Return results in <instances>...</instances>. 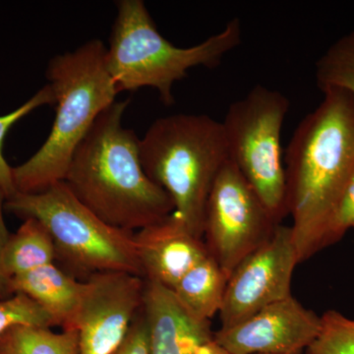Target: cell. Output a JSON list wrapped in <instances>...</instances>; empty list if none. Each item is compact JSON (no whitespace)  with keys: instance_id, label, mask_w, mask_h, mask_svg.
<instances>
[{"instance_id":"6da1fadb","label":"cell","mask_w":354,"mask_h":354,"mask_svg":"<svg viewBox=\"0 0 354 354\" xmlns=\"http://www.w3.org/2000/svg\"><path fill=\"white\" fill-rule=\"evenodd\" d=\"M300 121L286 152V204L300 263L329 247L335 209L354 174V99L328 90Z\"/></svg>"},{"instance_id":"7a4b0ae2","label":"cell","mask_w":354,"mask_h":354,"mask_svg":"<svg viewBox=\"0 0 354 354\" xmlns=\"http://www.w3.org/2000/svg\"><path fill=\"white\" fill-rule=\"evenodd\" d=\"M129 102H115L97 118L74 152L64 181L104 223L134 232L164 220L174 205L144 171L136 133L122 125Z\"/></svg>"},{"instance_id":"3957f363","label":"cell","mask_w":354,"mask_h":354,"mask_svg":"<svg viewBox=\"0 0 354 354\" xmlns=\"http://www.w3.org/2000/svg\"><path fill=\"white\" fill-rule=\"evenodd\" d=\"M106 46L91 39L51 58L46 79L55 95V118L38 152L12 167L19 193H38L64 180L76 149L118 95L106 64Z\"/></svg>"},{"instance_id":"277c9868","label":"cell","mask_w":354,"mask_h":354,"mask_svg":"<svg viewBox=\"0 0 354 354\" xmlns=\"http://www.w3.org/2000/svg\"><path fill=\"white\" fill-rule=\"evenodd\" d=\"M116 8L106 64L118 94L153 88L162 102L171 106L174 84L189 70L215 68L241 43V23L237 18L202 43L179 48L158 32L143 0H120Z\"/></svg>"},{"instance_id":"5b68a950","label":"cell","mask_w":354,"mask_h":354,"mask_svg":"<svg viewBox=\"0 0 354 354\" xmlns=\"http://www.w3.org/2000/svg\"><path fill=\"white\" fill-rule=\"evenodd\" d=\"M140 158L147 176L171 197L174 213L203 239L209 192L228 160L221 121L195 113L158 118L140 139Z\"/></svg>"},{"instance_id":"8992f818","label":"cell","mask_w":354,"mask_h":354,"mask_svg":"<svg viewBox=\"0 0 354 354\" xmlns=\"http://www.w3.org/2000/svg\"><path fill=\"white\" fill-rule=\"evenodd\" d=\"M4 209L43 223L55 244L57 260L87 279L97 272H123L143 279L134 232L111 227L95 216L64 181L38 193H16Z\"/></svg>"},{"instance_id":"52a82bcc","label":"cell","mask_w":354,"mask_h":354,"mask_svg":"<svg viewBox=\"0 0 354 354\" xmlns=\"http://www.w3.org/2000/svg\"><path fill=\"white\" fill-rule=\"evenodd\" d=\"M290 108L283 93L257 85L221 121L228 158L279 223L288 215L281 138Z\"/></svg>"},{"instance_id":"ba28073f","label":"cell","mask_w":354,"mask_h":354,"mask_svg":"<svg viewBox=\"0 0 354 354\" xmlns=\"http://www.w3.org/2000/svg\"><path fill=\"white\" fill-rule=\"evenodd\" d=\"M279 225L228 158L213 184L205 212L204 241L209 255L230 278L244 258L271 239Z\"/></svg>"},{"instance_id":"9c48e42d","label":"cell","mask_w":354,"mask_h":354,"mask_svg":"<svg viewBox=\"0 0 354 354\" xmlns=\"http://www.w3.org/2000/svg\"><path fill=\"white\" fill-rule=\"evenodd\" d=\"M299 263L292 230L281 223L271 239L244 258L230 274L218 313L221 328L232 327L291 297V279Z\"/></svg>"},{"instance_id":"30bf717a","label":"cell","mask_w":354,"mask_h":354,"mask_svg":"<svg viewBox=\"0 0 354 354\" xmlns=\"http://www.w3.org/2000/svg\"><path fill=\"white\" fill-rule=\"evenodd\" d=\"M145 279L123 272H97L82 281L73 330L79 354H113L143 306Z\"/></svg>"},{"instance_id":"8fae6325","label":"cell","mask_w":354,"mask_h":354,"mask_svg":"<svg viewBox=\"0 0 354 354\" xmlns=\"http://www.w3.org/2000/svg\"><path fill=\"white\" fill-rule=\"evenodd\" d=\"M321 328V316L291 297L274 302L232 327L214 333L230 354H302Z\"/></svg>"},{"instance_id":"7c38bea8","label":"cell","mask_w":354,"mask_h":354,"mask_svg":"<svg viewBox=\"0 0 354 354\" xmlns=\"http://www.w3.org/2000/svg\"><path fill=\"white\" fill-rule=\"evenodd\" d=\"M143 279L172 288L197 263L209 255L204 239L196 236L176 213L134 234Z\"/></svg>"},{"instance_id":"4fadbf2b","label":"cell","mask_w":354,"mask_h":354,"mask_svg":"<svg viewBox=\"0 0 354 354\" xmlns=\"http://www.w3.org/2000/svg\"><path fill=\"white\" fill-rule=\"evenodd\" d=\"M142 310L148 327L150 354H195L214 339L211 321L190 314L167 286L145 281Z\"/></svg>"},{"instance_id":"5bb4252c","label":"cell","mask_w":354,"mask_h":354,"mask_svg":"<svg viewBox=\"0 0 354 354\" xmlns=\"http://www.w3.org/2000/svg\"><path fill=\"white\" fill-rule=\"evenodd\" d=\"M82 281L58 268L55 263L14 277L9 281L11 295L22 293L43 307L55 326L74 330Z\"/></svg>"},{"instance_id":"9a60e30c","label":"cell","mask_w":354,"mask_h":354,"mask_svg":"<svg viewBox=\"0 0 354 354\" xmlns=\"http://www.w3.org/2000/svg\"><path fill=\"white\" fill-rule=\"evenodd\" d=\"M228 276L211 255L197 263L172 288L184 308L203 321L220 313Z\"/></svg>"},{"instance_id":"2e32d148","label":"cell","mask_w":354,"mask_h":354,"mask_svg":"<svg viewBox=\"0 0 354 354\" xmlns=\"http://www.w3.org/2000/svg\"><path fill=\"white\" fill-rule=\"evenodd\" d=\"M55 261L57 253L50 232L43 223L30 218L9 237L2 257V269L10 281Z\"/></svg>"},{"instance_id":"e0dca14e","label":"cell","mask_w":354,"mask_h":354,"mask_svg":"<svg viewBox=\"0 0 354 354\" xmlns=\"http://www.w3.org/2000/svg\"><path fill=\"white\" fill-rule=\"evenodd\" d=\"M0 354H79L78 332L14 326L0 335Z\"/></svg>"},{"instance_id":"ac0fdd59","label":"cell","mask_w":354,"mask_h":354,"mask_svg":"<svg viewBox=\"0 0 354 354\" xmlns=\"http://www.w3.org/2000/svg\"><path fill=\"white\" fill-rule=\"evenodd\" d=\"M315 77L321 92L335 88L354 99V31L337 39L319 58Z\"/></svg>"},{"instance_id":"d6986e66","label":"cell","mask_w":354,"mask_h":354,"mask_svg":"<svg viewBox=\"0 0 354 354\" xmlns=\"http://www.w3.org/2000/svg\"><path fill=\"white\" fill-rule=\"evenodd\" d=\"M306 354H354V319L329 310L321 316V328Z\"/></svg>"},{"instance_id":"ffe728a7","label":"cell","mask_w":354,"mask_h":354,"mask_svg":"<svg viewBox=\"0 0 354 354\" xmlns=\"http://www.w3.org/2000/svg\"><path fill=\"white\" fill-rule=\"evenodd\" d=\"M55 104V95H53V88L46 84L20 108L15 109L12 113L0 116V189L3 191L6 200L17 193L14 185L12 167L6 162L2 151L7 133L17 121L22 120L35 109L46 104Z\"/></svg>"},{"instance_id":"44dd1931","label":"cell","mask_w":354,"mask_h":354,"mask_svg":"<svg viewBox=\"0 0 354 354\" xmlns=\"http://www.w3.org/2000/svg\"><path fill=\"white\" fill-rule=\"evenodd\" d=\"M17 325L55 327L48 312L27 295L16 293L0 300V335Z\"/></svg>"},{"instance_id":"7402d4cb","label":"cell","mask_w":354,"mask_h":354,"mask_svg":"<svg viewBox=\"0 0 354 354\" xmlns=\"http://www.w3.org/2000/svg\"><path fill=\"white\" fill-rule=\"evenodd\" d=\"M351 230H354V174L346 184L330 221L328 245L339 241Z\"/></svg>"},{"instance_id":"603a6c76","label":"cell","mask_w":354,"mask_h":354,"mask_svg":"<svg viewBox=\"0 0 354 354\" xmlns=\"http://www.w3.org/2000/svg\"><path fill=\"white\" fill-rule=\"evenodd\" d=\"M113 354H150L148 327L143 310H140L135 317L124 342Z\"/></svg>"},{"instance_id":"cb8c5ba5","label":"cell","mask_w":354,"mask_h":354,"mask_svg":"<svg viewBox=\"0 0 354 354\" xmlns=\"http://www.w3.org/2000/svg\"><path fill=\"white\" fill-rule=\"evenodd\" d=\"M6 202V194H4L3 191L0 189V300L11 297L10 290H9V279L6 278L3 269H2V257H3L4 249H6L7 242H8L9 237L11 235L7 230L3 218V209Z\"/></svg>"},{"instance_id":"d4e9b609","label":"cell","mask_w":354,"mask_h":354,"mask_svg":"<svg viewBox=\"0 0 354 354\" xmlns=\"http://www.w3.org/2000/svg\"><path fill=\"white\" fill-rule=\"evenodd\" d=\"M195 354H230L227 353L221 346H218V344L214 339L212 341L206 342V344H203V346H200L199 348L197 349L196 353Z\"/></svg>"}]
</instances>
